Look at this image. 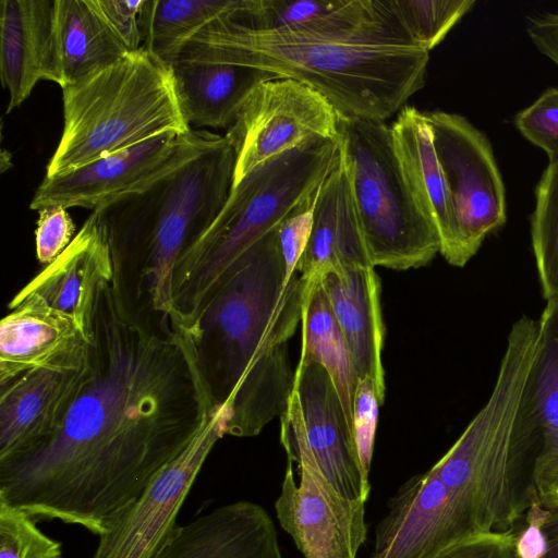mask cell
<instances>
[{
    "instance_id": "obj_8",
    "label": "cell",
    "mask_w": 558,
    "mask_h": 558,
    "mask_svg": "<svg viewBox=\"0 0 558 558\" xmlns=\"http://www.w3.org/2000/svg\"><path fill=\"white\" fill-rule=\"evenodd\" d=\"M337 140L373 267L428 264L440 239L404 174L390 124L339 113Z\"/></svg>"
},
{
    "instance_id": "obj_9",
    "label": "cell",
    "mask_w": 558,
    "mask_h": 558,
    "mask_svg": "<svg viewBox=\"0 0 558 558\" xmlns=\"http://www.w3.org/2000/svg\"><path fill=\"white\" fill-rule=\"evenodd\" d=\"M280 439L288 456L275 502L281 527L305 558H357L367 536L365 502L343 497L323 474L294 391L281 415Z\"/></svg>"
},
{
    "instance_id": "obj_34",
    "label": "cell",
    "mask_w": 558,
    "mask_h": 558,
    "mask_svg": "<svg viewBox=\"0 0 558 558\" xmlns=\"http://www.w3.org/2000/svg\"><path fill=\"white\" fill-rule=\"evenodd\" d=\"M38 213L35 231L36 255L41 264L48 265L71 243L75 226L64 207H47Z\"/></svg>"
},
{
    "instance_id": "obj_33",
    "label": "cell",
    "mask_w": 558,
    "mask_h": 558,
    "mask_svg": "<svg viewBox=\"0 0 558 558\" xmlns=\"http://www.w3.org/2000/svg\"><path fill=\"white\" fill-rule=\"evenodd\" d=\"M379 402L373 383L359 379L353 411V436L359 461L365 476L369 477Z\"/></svg>"
},
{
    "instance_id": "obj_20",
    "label": "cell",
    "mask_w": 558,
    "mask_h": 558,
    "mask_svg": "<svg viewBox=\"0 0 558 558\" xmlns=\"http://www.w3.org/2000/svg\"><path fill=\"white\" fill-rule=\"evenodd\" d=\"M232 19L252 29L319 37L404 34L388 0H251L246 11Z\"/></svg>"
},
{
    "instance_id": "obj_41",
    "label": "cell",
    "mask_w": 558,
    "mask_h": 558,
    "mask_svg": "<svg viewBox=\"0 0 558 558\" xmlns=\"http://www.w3.org/2000/svg\"><path fill=\"white\" fill-rule=\"evenodd\" d=\"M541 506L547 509H558V472L556 473L548 494L542 501Z\"/></svg>"
},
{
    "instance_id": "obj_32",
    "label": "cell",
    "mask_w": 558,
    "mask_h": 558,
    "mask_svg": "<svg viewBox=\"0 0 558 558\" xmlns=\"http://www.w3.org/2000/svg\"><path fill=\"white\" fill-rule=\"evenodd\" d=\"M514 125L546 153L549 162L558 161V88L546 89L531 106L519 111Z\"/></svg>"
},
{
    "instance_id": "obj_22",
    "label": "cell",
    "mask_w": 558,
    "mask_h": 558,
    "mask_svg": "<svg viewBox=\"0 0 558 558\" xmlns=\"http://www.w3.org/2000/svg\"><path fill=\"white\" fill-rule=\"evenodd\" d=\"M331 311L345 338L359 379L368 378L379 405L385 400L381 360L385 326L380 280L374 267L342 268L318 276Z\"/></svg>"
},
{
    "instance_id": "obj_2",
    "label": "cell",
    "mask_w": 558,
    "mask_h": 558,
    "mask_svg": "<svg viewBox=\"0 0 558 558\" xmlns=\"http://www.w3.org/2000/svg\"><path fill=\"white\" fill-rule=\"evenodd\" d=\"M536 344L537 323L523 315L508 335L487 402L429 470L397 489L369 558H434L459 542L515 525L509 444Z\"/></svg>"
},
{
    "instance_id": "obj_35",
    "label": "cell",
    "mask_w": 558,
    "mask_h": 558,
    "mask_svg": "<svg viewBox=\"0 0 558 558\" xmlns=\"http://www.w3.org/2000/svg\"><path fill=\"white\" fill-rule=\"evenodd\" d=\"M316 198L317 196L287 217L278 228L286 283H289L296 274L299 262L308 244L313 229Z\"/></svg>"
},
{
    "instance_id": "obj_31",
    "label": "cell",
    "mask_w": 558,
    "mask_h": 558,
    "mask_svg": "<svg viewBox=\"0 0 558 558\" xmlns=\"http://www.w3.org/2000/svg\"><path fill=\"white\" fill-rule=\"evenodd\" d=\"M61 544L47 536L36 520L0 500V558H61Z\"/></svg>"
},
{
    "instance_id": "obj_16",
    "label": "cell",
    "mask_w": 558,
    "mask_h": 558,
    "mask_svg": "<svg viewBox=\"0 0 558 558\" xmlns=\"http://www.w3.org/2000/svg\"><path fill=\"white\" fill-rule=\"evenodd\" d=\"M293 391L298 396L310 449L323 474L343 497L366 502L371 494L353 434L327 371L299 360Z\"/></svg>"
},
{
    "instance_id": "obj_26",
    "label": "cell",
    "mask_w": 558,
    "mask_h": 558,
    "mask_svg": "<svg viewBox=\"0 0 558 558\" xmlns=\"http://www.w3.org/2000/svg\"><path fill=\"white\" fill-rule=\"evenodd\" d=\"M54 44L61 88L130 52L94 0H54Z\"/></svg>"
},
{
    "instance_id": "obj_1",
    "label": "cell",
    "mask_w": 558,
    "mask_h": 558,
    "mask_svg": "<svg viewBox=\"0 0 558 558\" xmlns=\"http://www.w3.org/2000/svg\"><path fill=\"white\" fill-rule=\"evenodd\" d=\"M90 376L58 432L0 462V500L100 536L216 410L191 335L130 312L112 278L88 320Z\"/></svg>"
},
{
    "instance_id": "obj_24",
    "label": "cell",
    "mask_w": 558,
    "mask_h": 558,
    "mask_svg": "<svg viewBox=\"0 0 558 558\" xmlns=\"http://www.w3.org/2000/svg\"><path fill=\"white\" fill-rule=\"evenodd\" d=\"M355 267L373 265L340 158L319 187L311 238L296 272L310 280L329 270Z\"/></svg>"
},
{
    "instance_id": "obj_7",
    "label": "cell",
    "mask_w": 558,
    "mask_h": 558,
    "mask_svg": "<svg viewBox=\"0 0 558 558\" xmlns=\"http://www.w3.org/2000/svg\"><path fill=\"white\" fill-rule=\"evenodd\" d=\"M63 131L46 177L189 130L171 68L143 47L62 88Z\"/></svg>"
},
{
    "instance_id": "obj_18",
    "label": "cell",
    "mask_w": 558,
    "mask_h": 558,
    "mask_svg": "<svg viewBox=\"0 0 558 558\" xmlns=\"http://www.w3.org/2000/svg\"><path fill=\"white\" fill-rule=\"evenodd\" d=\"M107 230L93 210L68 247L19 293L37 294L52 308L74 318L88 335V320L99 284L112 278Z\"/></svg>"
},
{
    "instance_id": "obj_15",
    "label": "cell",
    "mask_w": 558,
    "mask_h": 558,
    "mask_svg": "<svg viewBox=\"0 0 558 558\" xmlns=\"http://www.w3.org/2000/svg\"><path fill=\"white\" fill-rule=\"evenodd\" d=\"M89 376L88 353L80 364L32 369L0 385V462L51 438Z\"/></svg>"
},
{
    "instance_id": "obj_23",
    "label": "cell",
    "mask_w": 558,
    "mask_h": 558,
    "mask_svg": "<svg viewBox=\"0 0 558 558\" xmlns=\"http://www.w3.org/2000/svg\"><path fill=\"white\" fill-rule=\"evenodd\" d=\"M390 128L397 156L414 196L437 229L440 254L450 265L462 267L453 206L426 113L404 106Z\"/></svg>"
},
{
    "instance_id": "obj_28",
    "label": "cell",
    "mask_w": 558,
    "mask_h": 558,
    "mask_svg": "<svg viewBox=\"0 0 558 558\" xmlns=\"http://www.w3.org/2000/svg\"><path fill=\"white\" fill-rule=\"evenodd\" d=\"M301 323L300 359L313 360L327 371L353 434L354 399L359 376L345 338L318 277L310 279Z\"/></svg>"
},
{
    "instance_id": "obj_14",
    "label": "cell",
    "mask_w": 558,
    "mask_h": 558,
    "mask_svg": "<svg viewBox=\"0 0 558 558\" xmlns=\"http://www.w3.org/2000/svg\"><path fill=\"white\" fill-rule=\"evenodd\" d=\"M225 436L211 411L189 445L100 535L93 558H151L172 536L178 513L216 442Z\"/></svg>"
},
{
    "instance_id": "obj_4",
    "label": "cell",
    "mask_w": 558,
    "mask_h": 558,
    "mask_svg": "<svg viewBox=\"0 0 558 558\" xmlns=\"http://www.w3.org/2000/svg\"><path fill=\"white\" fill-rule=\"evenodd\" d=\"M234 167V149L221 136L146 187L99 208L111 251L112 284L130 312L171 318L174 264L223 208Z\"/></svg>"
},
{
    "instance_id": "obj_38",
    "label": "cell",
    "mask_w": 558,
    "mask_h": 558,
    "mask_svg": "<svg viewBox=\"0 0 558 558\" xmlns=\"http://www.w3.org/2000/svg\"><path fill=\"white\" fill-rule=\"evenodd\" d=\"M547 509L539 504L532 505L525 511V523L517 529V551L519 558H543L546 554L547 542L543 524Z\"/></svg>"
},
{
    "instance_id": "obj_19",
    "label": "cell",
    "mask_w": 558,
    "mask_h": 558,
    "mask_svg": "<svg viewBox=\"0 0 558 558\" xmlns=\"http://www.w3.org/2000/svg\"><path fill=\"white\" fill-rule=\"evenodd\" d=\"M151 558H283L272 519L259 505L239 500L178 525Z\"/></svg>"
},
{
    "instance_id": "obj_36",
    "label": "cell",
    "mask_w": 558,
    "mask_h": 558,
    "mask_svg": "<svg viewBox=\"0 0 558 558\" xmlns=\"http://www.w3.org/2000/svg\"><path fill=\"white\" fill-rule=\"evenodd\" d=\"M515 525L507 531L475 535L442 550L434 558H519Z\"/></svg>"
},
{
    "instance_id": "obj_5",
    "label": "cell",
    "mask_w": 558,
    "mask_h": 558,
    "mask_svg": "<svg viewBox=\"0 0 558 558\" xmlns=\"http://www.w3.org/2000/svg\"><path fill=\"white\" fill-rule=\"evenodd\" d=\"M339 160L338 140L312 142L232 186L219 215L174 264L171 318L180 328L192 332L243 256L316 197Z\"/></svg>"
},
{
    "instance_id": "obj_27",
    "label": "cell",
    "mask_w": 558,
    "mask_h": 558,
    "mask_svg": "<svg viewBox=\"0 0 558 558\" xmlns=\"http://www.w3.org/2000/svg\"><path fill=\"white\" fill-rule=\"evenodd\" d=\"M251 0H145L140 23L142 47L172 66L204 28L217 20L235 17Z\"/></svg>"
},
{
    "instance_id": "obj_29",
    "label": "cell",
    "mask_w": 558,
    "mask_h": 558,
    "mask_svg": "<svg viewBox=\"0 0 558 558\" xmlns=\"http://www.w3.org/2000/svg\"><path fill=\"white\" fill-rule=\"evenodd\" d=\"M531 238L543 298L558 301V161L548 163L535 187Z\"/></svg>"
},
{
    "instance_id": "obj_10",
    "label": "cell",
    "mask_w": 558,
    "mask_h": 558,
    "mask_svg": "<svg viewBox=\"0 0 558 558\" xmlns=\"http://www.w3.org/2000/svg\"><path fill=\"white\" fill-rule=\"evenodd\" d=\"M535 354L512 424L508 474L519 519L542 504L558 472V301L537 322Z\"/></svg>"
},
{
    "instance_id": "obj_30",
    "label": "cell",
    "mask_w": 558,
    "mask_h": 558,
    "mask_svg": "<svg viewBox=\"0 0 558 558\" xmlns=\"http://www.w3.org/2000/svg\"><path fill=\"white\" fill-rule=\"evenodd\" d=\"M388 4L409 40L429 52L475 0H388Z\"/></svg>"
},
{
    "instance_id": "obj_11",
    "label": "cell",
    "mask_w": 558,
    "mask_h": 558,
    "mask_svg": "<svg viewBox=\"0 0 558 558\" xmlns=\"http://www.w3.org/2000/svg\"><path fill=\"white\" fill-rule=\"evenodd\" d=\"M220 137L194 129L160 134L66 173L45 177L29 207L37 211L53 206L102 208L197 157Z\"/></svg>"
},
{
    "instance_id": "obj_37",
    "label": "cell",
    "mask_w": 558,
    "mask_h": 558,
    "mask_svg": "<svg viewBox=\"0 0 558 558\" xmlns=\"http://www.w3.org/2000/svg\"><path fill=\"white\" fill-rule=\"evenodd\" d=\"M145 0H94L105 21L129 51L142 48L141 12Z\"/></svg>"
},
{
    "instance_id": "obj_3",
    "label": "cell",
    "mask_w": 558,
    "mask_h": 558,
    "mask_svg": "<svg viewBox=\"0 0 558 558\" xmlns=\"http://www.w3.org/2000/svg\"><path fill=\"white\" fill-rule=\"evenodd\" d=\"M181 59L292 78L317 90L342 116L386 121L424 87L429 52L396 33L319 37L252 29L223 17L196 35Z\"/></svg>"
},
{
    "instance_id": "obj_40",
    "label": "cell",
    "mask_w": 558,
    "mask_h": 558,
    "mask_svg": "<svg viewBox=\"0 0 558 558\" xmlns=\"http://www.w3.org/2000/svg\"><path fill=\"white\" fill-rule=\"evenodd\" d=\"M543 531L547 542L546 554L543 558H558V509H547Z\"/></svg>"
},
{
    "instance_id": "obj_21",
    "label": "cell",
    "mask_w": 558,
    "mask_h": 558,
    "mask_svg": "<svg viewBox=\"0 0 558 558\" xmlns=\"http://www.w3.org/2000/svg\"><path fill=\"white\" fill-rule=\"evenodd\" d=\"M0 8V73L10 112L39 81L59 82L54 0H1Z\"/></svg>"
},
{
    "instance_id": "obj_17",
    "label": "cell",
    "mask_w": 558,
    "mask_h": 558,
    "mask_svg": "<svg viewBox=\"0 0 558 558\" xmlns=\"http://www.w3.org/2000/svg\"><path fill=\"white\" fill-rule=\"evenodd\" d=\"M0 324V385L32 369L80 364L89 337L73 317L37 294L16 293Z\"/></svg>"
},
{
    "instance_id": "obj_39",
    "label": "cell",
    "mask_w": 558,
    "mask_h": 558,
    "mask_svg": "<svg viewBox=\"0 0 558 558\" xmlns=\"http://www.w3.org/2000/svg\"><path fill=\"white\" fill-rule=\"evenodd\" d=\"M526 33L534 46L558 65V12L529 15Z\"/></svg>"
},
{
    "instance_id": "obj_25",
    "label": "cell",
    "mask_w": 558,
    "mask_h": 558,
    "mask_svg": "<svg viewBox=\"0 0 558 558\" xmlns=\"http://www.w3.org/2000/svg\"><path fill=\"white\" fill-rule=\"evenodd\" d=\"M183 118L190 129L230 128L253 90L279 76L223 62L180 59L171 66Z\"/></svg>"
},
{
    "instance_id": "obj_12",
    "label": "cell",
    "mask_w": 558,
    "mask_h": 558,
    "mask_svg": "<svg viewBox=\"0 0 558 558\" xmlns=\"http://www.w3.org/2000/svg\"><path fill=\"white\" fill-rule=\"evenodd\" d=\"M338 116L322 94L295 80L258 85L225 135L235 153L233 186L289 150L337 140Z\"/></svg>"
},
{
    "instance_id": "obj_13",
    "label": "cell",
    "mask_w": 558,
    "mask_h": 558,
    "mask_svg": "<svg viewBox=\"0 0 558 558\" xmlns=\"http://www.w3.org/2000/svg\"><path fill=\"white\" fill-rule=\"evenodd\" d=\"M450 193L462 267L507 220L505 186L487 137L464 117L425 112Z\"/></svg>"
},
{
    "instance_id": "obj_6",
    "label": "cell",
    "mask_w": 558,
    "mask_h": 558,
    "mask_svg": "<svg viewBox=\"0 0 558 558\" xmlns=\"http://www.w3.org/2000/svg\"><path fill=\"white\" fill-rule=\"evenodd\" d=\"M310 280L286 283L278 229L241 259L190 333L214 405L222 412L271 365L259 366L294 335Z\"/></svg>"
}]
</instances>
